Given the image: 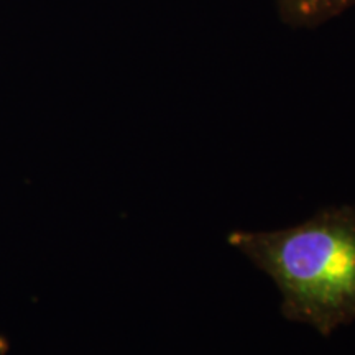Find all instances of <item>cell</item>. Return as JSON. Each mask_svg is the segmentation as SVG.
Instances as JSON below:
<instances>
[{
  "instance_id": "1",
  "label": "cell",
  "mask_w": 355,
  "mask_h": 355,
  "mask_svg": "<svg viewBox=\"0 0 355 355\" xmlns=\"http://www.w3.org/2000/svg\"><path fill=\"white\" fill-rule=\"evenodd\" d=\"M227 243L275 283L286 321L322 337L355 322V206H326L285 229L232 230Z\"/></svg>"
},
{
  "instance_id": "2",
  "label": "cell",
  "mask_w": 355,
  "mask_h": 355,
  "mask_svg": "<svg viewBox=\"0 0 355 355\" xmlns=\"http://www.w3.org/2000/svg\"><path fill=\"white\" fill-rule=\"evenodd\" d=\"M283 24L296 30L318 28L355 8V0H275Z\"/></svg>"
},
{
  "instance_id": "3",
  "label": "cell",
  "mask_w": 355,
  "mask_h": 355,
  "mask_svg": "<svg viewBox=\"0 0 355 355\" xmlns=\"http://www.w3.org/2000/svg\"><path fill=\"white\" fill-rule=\"evenodd\" d=\"M6 350H7V343L2 339V336H0V355L6 352Z\"/></svg>"
}]
</instances>
